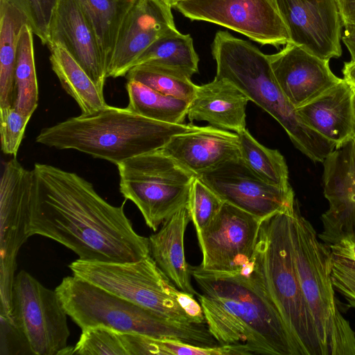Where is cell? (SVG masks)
<instances>
[{
	"mask_svg": "<svg viewBox=\"0 0 355 355\" xmlns=\"http://www.w3.org/2000/svg\"><path fill=\"white\" fill-rule=\"evenodd\" d=\"M30 236L52 239L85 261H135L150 254L149 239L137 234L124 211L75 173L35 164Z\"/></svg>",
	"mask_w": 355,
	"mask_h": 355,
	"instance_id": "6da1fadb",
	"label": "cell"
},
{
	"mask_svg": "<svg viewBox=\"0 0 355 355\" xmlns=\"http://www.w3.org/2000/svg\"><path fill=\"white\" fill-rule=\"evenodd\" d=\"M208 329L220 345L243 344L253 354L300 355L279 313L243 271H205L191 266Z\"/></svg>",
	"mask_w": 355,
	"mask_h": 355,
	"instance_id": "7a4b0ae2",
	"label": "cell"
},
{
	"mask_svg": "<svg viewBox=\"0 0 355 355\" xmlns=\"http://www.w3.org/2000/svg\"><path fill=\"white\" fill-rule=\"evenodd\" d=\"M198 128L142 116L129 108L108 105L43 128L36 142L57 149H73L115 165L162 148L174 136Z\"/></svg>",
	"mask_w": 355,
	"mask_h": 355,
	"instance_id": "3957f363",
	"label": "cell"
},
{
	"mask_svg": "<svg viewBox=\"0 0 355 355\" xmlns=\"http://www.w3.org/2000/svg\"><path fill=\"white\" fill-rule=\"evenodd\" d=\"M294 207L261 221L252 261L243 272L281 316L300 355H323L295 266L291 234Z\"/></svg>",
	"mask_w": 355,
	"mask_h": 355,
	"instance_id": "277c9868",
	"label": "cell"
},
{
	"mask_svg": "<svg viewBox=\"0 0 355 355\" xmlns=\"http://www.w3.org/2000/svg\"><path fill=\"white\" fill-rule=\"evenodd\" d=\"M211 52L216 63L215 78L234 84L277 121L300 151L315 162H323L336 145L303 121L278 85L268 55L223 31L216 33Z\"/></svg>",
	"mask_w": 355,
	"mask_h": 355,
	"instance_id": "5b68a950",
	"label": "cell"
},
{
	"mask_svg": "<svg viewBox=\"0 0 355 355\" xmlns=\"http://www.w3.org/2000/svg\"><path fill=\"white\" fill-rule=\"evenodd\" d=\"M55 291L66 313L81 330L101 326L193 346L220 345L207 324L172 320L74 275L64 277Z\"/></svg>",
	"mask_w": 355,
	"mask_h": 355,
	"instance_id": "8992f818",
	"label": "cell"
},
{
	"mask_svg": "<svg viewBox=\"0 0 355 355\" xmlns=\"http://www.w3.org/2000/svg\"><path fill=\"white\" fill-rule=\"evenodd\" d=\"M291 234L298 277L323 355H355V332L336 303L329 250L302 215L297 201L291 216Z\"/></svg>",
	"mask_w": 355,
	"mask_h": 355,
	"instance_id": "52a82bcc",
	"label": "cell"
},
{
	"mask_svg": "<svg viewBox=\"0 0 355 355\" xmlns=\"http://www.w3.org/2000/svg\"><path fill=\"white\" fill-rule=\"evenodd\" d=\"M68 266L73 275L165 318L180 322L206 324L200 302L178 289L150 254L125 262L78 259Z\"/></svg>",
	"mask_w": 355,
	"mask_h": 355,
	"instance_id": "ba28073f",
	"label": "cell"
},
{
	"mask_svg": "<svg viewBox=\"0 0 355 355\" xmlns=\"http://www.w3.org/2000/svg\"><path fill=\"white\" fill-rule=\"evenodd\" d=\"M116 166L121 193L137 207L146 224L154 232L188 207L191 187L197 176L161 149Z\"/></svg>",
	"mask_w": 355,
	"mask_h": 355,
	"instance_id": "9c48e42d",
	"label": "cell"
},
{
	"mask_svg": "<svg viewBox=\"0 0 355 355\" xmlns=\"http://www.w3.org/2000/svg\"><path fill=\"white\" fill-rule=\"evenodd\" d=\"M12 315L32 354L62 355L68 347L67 314L55 291L24 270L15 278Z\"/></svg>",
	"mask_w": 355,
	"mask_h": 355,
	"instance_id": "30bf717a",
	"label": "cell"
},
{
	"mask_svg": "<svg viewBox=\"0 0 355 355\" xmlns=\"http://www.w3.org/2000/svg\"><path fill=\"white\" fill-rule=\"evenodd\" d=\"M34 174L15 157L7 162L0 184V305L10 309L20 248L30 236Z\"/></svg>",
	"mask_w": 355,
	"mask_h": 355,
	"instance_id": "8fae6325",
	"label": "cell"
},
{
	"mask_svg": "<svg viewBox=\"0 0 355 355\" xmlns=\"http://www.w3.org/2000/svg\"><path fill=\"white\" fill-rule=\"evenodd\" d=\"M173 8L192 21L222 26L263 45L291 42L275 0H178Z\"/></svg>",
	"mask_w": 355,
	"mask_h": 355,
	"instance_id": "7c38bea8",
	"label": "cell"
},
{
	"mask_svg": "<svg viewBox=\"0 0 355 355\" xmlns=\"http://www.w3.org/2000/svg\"><path fill=\"white\" fill-rule=\"evenodd\" d=\"M262 220L224 202L202 230L196 232L202 255L200 268L234 274L252 261Z\"/></svg>",
	"mask_w": 355,
	"mask_h": 355,
	"instance_id": "4fadbf2b",
	"label": "cell"
},
{
	"mask_svg": "<svg viewBox=\"0 0 355 355\" xmlns=\"http://www.w3.org/2000/svg\"><path fill=\"white\" fill-rule=\"evenodd\" d=\"M224 202L264 220L293 208L291 187H279L261 180L241 157L197 176Z\"/></svg>",
	"mask_w": 355,
	"mask_h": 355,
	"instance_id": "5bb4252c",
	"label": "cell"
},
{
	"mask_svg": "<svg viewBox=\"0 0 355 355\" xmlns=\"http://www.w3.org/2000/svg\"><path fill=\"white\" fill-rule=\"evenodd\" d=\"M322 163L329 208L321 216L323 230L318 236L328 246L343 238L355 239V133L336 146Z\"/></svg>",
	"mask_w": 355,
	"mask_h": 355,
	"instance_id": "9a60e30c",
	"label": "cell"
},
{
	"mask_svg": "<svg viewBox=\"0 0 355 355\" xmlns=\"http://www.w3.org/2000/svg\"><path fill=\"white\" fill-rule=\"evenodd\" d=\"M291 42L329 60L342 55L338 0H275Z\"/></svg>",
	"mask_w": 355,
	"mask_h": 355,
	"instance_id": "2e32d148",
	"label": "cell"
},
{
	"mask_svg": "<svg viewBox=\"0 0 355 355\" xmlns=\"http://www.w3.org/2000/svg\"><path fill=\"white\" fill-rule=\"evenodd\" d=\"M48 43L64 47L103 93L107 64L96 31L78 0H58L47 28Z\"/></svg>",
	"mask_w": 355,
	"mask_h": 355,
	"instance_id": "e0dca14e",
	"label": "cell"
},
{
	"mask_svg": "<svg viewBox=\"0 0 355 355\" xmlns=\"http://www.w3.org/2000/svg\"><path fill=\"white\" fill-rule=\"evenodd\" d=\"M171 7L162 0H135L120 27L107 76H125L157 38L176 29Z\"/></svg>",
	"mask_w": 355,
	"mask_h": 355,
	"instance_id": "ac0fdd59",
	"label": "cell"
},
{
	"mask_svg": "<svg viewBox=\"0 0 355 355\" xmlns=\"http://www.w3.org/2000/svg\"><path fill=\"white\" fill-rule=\"evenodd\" d=\"M281 90L297 109L342 81L329 67V60L315 56L288 42L279 52L268 55Z\"/></svg>",
	"mask_w": 355,
	"mask_h": 355,
	"instance_id": "d6986e66",
	"label": "cell"
},
{
	"mask_svg": "<svg viewBox=\"0 0 355 355\" xmlns=\"http://www.w3.org/2000/svg\"><path fill=\"white\" fill-rule=\"evenodd\" d=\"M161 150L196 176L241 157L237 133L214 126L174 135Z\"/></svg>",
	"mask_w": 355,
	"mask_h": 355,
	"instance_id": "ffe728a7",
	"label": "cell"
},
{
	"mask_svg": "<svg viewBox=\"0 0 355 355\" xmlns=\"http://www.w3.org/2000/svg\"><path fill=\"white\" fill-rule=\"evenodd\" d=\"M249 101L234 84L214 78L209 83L197 85L187 116L191 121H207L214 127L238 133L246 128L245 110Z\"/></svg>",
	"mask_w": 355,
	"mask_h": 355,
	"instance_id": "44dd1931",
	"label": "cell"
},
{
	"mask_svg": "<svg viewBox=\"0 0 355 355\" xmlns=\"http://www.w3.org/2000/svg\"><path fill=\"white\" fill-rule=\"evenodd\" d=\"M354 89L343 78L296 110L310 128L337 146L354 135Z\"/></svg>",
	"mask_w": 355,
	"mask_h": 355,
	"instance_id": "7402d4cb",
	"label": "cell"
},
{
	"mask_svg": "<svg viewBox=\"0 0 355 355\" xmlns=\"http://www.w3.org/2000/svg\"><path fill=\"white\" fill-rule=\"evenodd\" d=\"M191 220L184 207L166 220L149 236L150 255L166 276L180 291L193 296L198 293L191 284V269L186 260L184 234Z\"/></svg>",
	"mask_w": 355,
	"mask_h": 355,
	"instance_id": "603a6c76",
	"label": "cell"
},
{
	"mask_svg": "<svg viewBox=\"0 0 355 355\" xmlns=\"http://www.w3.org/2000/svg\"><path fill=\"white\" fill-rule=\"evenodd\" d=\"M47 46L52 70L62 88L79 105L81 114L93 113L105 106L103 93L68 51L56 44Z\"/></svg>",
	"mask_w": 355,
	"mask_h": 355,
	"instance_id": "cb8c5ba5",
	"label": "cell"
},
{
	"mask_svg": "<svg viewBox=\"0 0 355 355\" xmlns=\"http://www.w3.org/2000/svg\"><path fill=\"white\" fill-rule=\"evenodd\" d=\"M26 16L9 0H0V108L13 106L18 44Z\"/></svg>",
	"mask_w": 355,
	"mask_h": 355,
	"instance_id": "d4e9b609",
	"label": "cell"
},
{
	"mask_svg": "<svg viewBox=\"0 0 355 355\" xmlns=\"http://www.w3.org/2000/svg\"><path fill=\"white\" fill-rule=\"evenodd\" d=\"M198 62L191 36L182 34L176 28L153 42L137 59L132 67L151 64L191 78L198 72Z\"/></svg>",
	"mask_w": 355,
	"mask_h": 355,
	"instance_id": "484cf974",
	"label": "cell"
},
{
	"mask_svg": "<svg viewBox=\"0 0 355 355\" xmlns=\"http://www.w3.org/2000/svg\"><path fill=\"white\" fill-rule=\"evenodd\" d=\"M128 108L146 118L159 122L184 123L189 102L154 91L135 81H128Z\"/></svg>",
	"mask_w": 355,
	"mask_h": 355,
	"instance_id": "4316f807",
	"label": "cell"
},
{
	"mask_svg": "<svg viewBox=\"0 0 355 355\" xmlns=\"http://www.w3.org/2000/svg\"><path fill=\"white\" fill-rule=\"evenodd\" d=\"M33 32L26 24L19 37L15 73L13 107L31 116L38 105L39 92L35 70Z\"/></svg>",
	"mask_w": 355,
	"mask_h": 355,
	"instance_id": "83f0119b",
	"label": "cell"
},
{
	"mask_svg": "<svg viewBox=\"0 0 355 355\" xmlns=\"http://www.w3.org/2000/svg\"><path fill=\"white\" fill-rule=\"evenodd\" d=\"M98 37L107 69L121 24L135 0H78Z\"/></svg>",
	"mask_w": 355,
	"mask_h": 355,
	"instance_id": "f1b7e54d",
	"label": "cell"
},
{
	"mask_svg": "<svg viewBox=\"0 0 355 355\" xmlns=\"http://www.w3.org/2000/svg\"><path fill=\"white\" fill-rule=\"evenodd\" d=\"M237 135L241 159L253 173L270 184L283 188L291 187L288 166L277 150L259 144L246 128Z\"/></svg>",
	"mask_w": 355,
	"mask_h": 355,
	"instance_id": "f546056e",
	"label": "cell"
},
{
	"mask_svg": "<svg viewBox=\"0 0 355 355\" xmlns=\"http://www.w3.org/2000/svg\"><path fill=\"white\" fill-rule=\"evenodd\" d=\"M128 81L138 82L164 95L188 102L193 98L197 85L181 73L151 64L132 67L125 76Z\"/></svg>",
	"mask_w": 355,
	"mask_h": 355,
	"instance_id": "4dcf8cb0",
	"label": "cell"
},
{
	"mask_svg": "<svg viewBox=\"0 0 355 355\" xmlns=\"http://www.w3.org/2000/svg\"><path fill=\"white\" fill-rule=\"evenodd\" d=\"M334 290L355 309V239L346 237L326 246Z\"/></svg>",
	"mask_w": 355,
	"mask_h": 355,
	"instance_id": "1f68e13d",
	"label": "cell"
},
{
	"mask_svg": "<svg viewBox=\"0 0 355 355\" xmlns=\"http://www.w3.org/2000/svg\"><path fill=\"white\" fill-rule=\"evenodd\" d=\"M71 354L128 355L120 332L105 327L82 329L80 338L73 347Z\"/></svg>",
	"mask_w": 355,
	"mask_h": 355,
	"instance_id": "d6a6232c",
	"label": "cell"
},
{
	"mask_svg": "<svg viewBox=\"0 0 355 355\" xmlns=\"http://www.w3.org/2000/svg\"><path fill=\"white\" fill-rule=\"evenodd\" d=\"M223 202L211 189L196 177L191 187L187 208L196 232L211 222Z\"/></svg>",
	"mask_w": 355,
	"mask_h": 355,
	"instance_id": "836d02e7",
	"label": "cell"
},
{
	"mask_svg": "<svg viewBox=\"0 0 355 355\" xmlns=\"http://www.w3.org/2000/svg\"><path fill=\"white\" fill-rule=\"evenodd\" d=\"M31 117L13 106L0 108L1 145L3 153L16 157Z\"/></svg>",
	"mask_w": 355,
	"mask_h": 355,
	"instance_id": "e575fe53",
	"label": "cell"
},
{
	"mask_svg": "<svg viewBox=\"0 0 355 355\" xmlns=\"http://www.w3.org/2000/svg\"><path fill=\"white\" fill-rule=\"evenodd\" d=\"M27 18L34 35L43 44L48 43L47 24L40 0H9Z\"/></svg>",
	"mask_w": 355,
	"mask_h": 355,
	"instance_id": "d590c367",
	"label": "cell"
},
{
	"mask_svg": "<svg viewBox=\"0 0 355 355\" xmlns=\"http://www.w3.org/2000/svg\"><path fill=\"white\" fill-rule=\"evenodd\" d=\"M344 27L355 26V0H338Z\"/></svg>",
	"mask_w": 355,
	"mask_h": 355,
	"instance_id": "8d00e7d4",
	"label": "cell"
},
{
	"mask_svg": "<svg viewBox=\"0 0 355 355\" xmlns=\"http://www.w3.org/2000/svg\"><path fill=\"white\" fill-rule=\"evenodd\" d=\"M341 40L351 55V60L355 61V26L345 27Z\"/></svg>",
	"mask_w": 355,
	"mask_h": 355,
	"instance_id": "74e56055",
	"label": "cell"
},
{
	"mask_svg": "<svg viewBox=\"0 0 355 355\" xmlns=\"http://www.w3.org/2000/svg\"><path fill=\"white\" fill-rule=\"evenodd\" d=\"M342 71L343 79L355 89V61L345 62Z\"/></svg>",
	"mask_w": 355,
	"mask_h": 355,
	"instance_id": "f35d334b",
	"label": "cell"
},
{
	"mask_svg": "<svg viewBox=\"0 0 355 355\" xmlns=\"http://www.w3.org/2000/svg\"><path fill=\"white\" fill-rule=\"evenodd\" d=\"M58 0H40L41 8L46 20V22L47 24V28H48V24L50 20L51 14L53 12V10L54 8L56 6V3Z\"/></svg>",
	"mask_w": 355,
	"mask_h": 355,
	"instance_id": "ab89813d",
	"label": "cell"
},
{
	"mask_svg": "<svg viewBox=\"0 0 355 355\" xmlns=\"http://www.w3.org/2000/svg\"><path fill=\"white\" fill-rule=\"evenodd\" d=\"M166 4H168L169 6L173 8V5L177 2L178 0H162Z\"/></svg>",
	"mask_w": 355,
	"mask_h": 355,
	"instance_id": "60d3db41",
	"label": "cell"
},
{
	"mask_svg": "<svg viewBox=\"0 0 355 355\" xmlns=\"http://www.w3.org/2000/svg\"><path fill=\"white\" fill-rule=\"evenodd\" d=\"M354 133H355V89H354Z\"/></svg>",
	"mask_w": 355,
	"mask_h": 355,
	"instance_id": "b9f144b4",
	"label": "cell"
}]
</instances>
